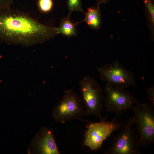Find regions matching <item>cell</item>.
I'll return each instance as SVG.
<instances>
[{
	"instance_id": "6da1fadb",
	"label": "cell",
	"mask_w": 154,
	"mask_h": 154,
	"mask_svg": "<svg viewBox=\"0 0 154 154\" xmlns=\"http://www.w3.org/2000/svg\"><path fill=\"white\" fill-rule=\"evenodd\" d=\"M57 27L45 25L26 13L9 8L0 9V42L31 45L50 39Z\"/></svg>"
},
{
	"instance_id": "7a4b0ae2",
	"label": "cell",
	"mask_w": 154,
	"mask_h": 154,
	"mask_svg": "<svg viewBox=\"0 0 154 154\" xmlns=\"http://www.w3.org/2000/svg\"><path fill=\"white\" fill-rule=\"evenodd\" d=\"M153 106L147 102H137L131 108L133 116L128 122L136 127L140 147H148L154 142Z\"/></svg>"
},
{
	"instance_id": "3957f363",
	"label": "cell",
	"mask_w": 154,
	"mask_h": 154,
	"mask_svg": "<svg viewBox=\"0 0 154 154\" xmlns=\"http://www.w3.org/2000/svg\"><path fill=\"white\" fill-rule=\"evenodd\" d=\"M80 90L85 107V114L98 117L100 119L103 109V91L96 80L89 76L83 77L79 82Z\"/></svg>"
},
{
	"instance_id": "277c9868",
	"label": "cell",
	"mask_w": 154,
	"mask_h": 154,
	"mask_svg": "<svg viewBox=\"0 0 154 154\" xmlns=\"http://www.w3.org/2000/svg\"><path fill=\"white\" fill-rule=\"evenodd\" d=\"M85 114L81 101L72 90H65L59 103L53 110L52 116L56 121L65 123L69 121L80 120Z\"/></svg>"
},
{
	"instance_id": "5b68a950",
	"label": "cell",
	"mask_w": 154,
	"mask_h": 154,
	"mask_svg": "<svg viewBox=\"0 0 154 154\" xmlns=\"http://www.w3.org/2000/svg\"><path fill=\"white\" fill-rule=\"evenodd\" d=\"M116 117L111 121L103 119L98 122H89L84 134V145L92 151L100 149L104 141L123 123L117 122Z\"/></svg>"
},
{
	"instance_id": "8992f818",
	"label": "cell",
	"mask_w": 154,
	"mask_h": 154,
	"mask_svg": "<svg viewBox=\"0 0 154 154\" xmlns=\"http://www.w3.org/2000/svg\"><path fill=\"white\" fill-rule=\"evenodd\" d=\"M103 102L107 112H113L117 117L131 109L137 101L129 92L124 88L107 83L104 89Z\"/></svg>"
},
{
	"instance_id": "52a82bcc",
	"label": "cell",
	"mask_w": 154,
	"mask_h": 154,
	"mask_svg": "<svg viewBox=\"0 0 154 154\" xmlns=\"http://www.w3.org/2000/svg\"><path fill=\"white\" fill-rule=\"evenodd\" d=\"M96 68L101 80L107 83L124 88L137 87L134 74L117 60Z\"/></svg>"
},
{
	"instance_id": "ba28073f",
	"label": "cell",
	"mask_w": 154,
	"mask_h": 154,
	"mask_svg": "<svg viewBox=\"0 0 154 154\" xmlns=\"http://www.w3.org/2000/svg\"><path fill=\"white\" fill-rule=\"evenodd\" d=\"M119 133L114 137L112 145L106 154H140V147L137 134L132 125L127 121Z\"/></svg>"
},
{
	"instance_id": "9c48e42d",
	"label": "cell",
	"mask_w": 154,
	"mask_h": 154,
	"mask_svg": "<svg viewBox=\"0 0 154 154\" xmlns=\"http://www.w3.org/2000/svg\"><path fill=\"white\" fill-rule=\"evenodd\" d=\"M36 146L40 154H60L54 135L50 131L44 128L41 131L38 137Z\"/></svg>"
},
{
	"instance_id": "30bf717a",
	"label": "cell",
	"mask_w": 154,
	"mask_h": 154,
	"mask_svg": "<svg viewBox=\"0 0 154 154\" xmlns=\"http://www.w3.org/2000/svg\"><path fill=\"white\" fill-rule=\"evenodd\" d=\"M100 4L97 3L96 7H88L87 11L84 12L85 17L82 21L92 29L97 30L100 28L102 23L101 15L100 6Z\"/></svg>"
},
{
	"instance_id": "8fae6325",
	"label": "cell",
	"mask_w": 154,
	"mask_h": 154,
	"mask_svg": "<svg viewBox=\"0 0 154 154\" xmlns=\"http://www.w3.org/2000/svg\"><path fill=\"white\" fill-rule=\"evenodd\" d=\"M70 15L61 19L59 26L57 27L58 34H61L67 37L76 36L77 32L76 26L81 21L74 23L70 19Z\"/></svg>"
},
{
	"instance_id": "7c38bea8",
	"label": "cell",
	"mask_w": 154,
	"mask_h": 154,
	"mask_svg": "<svg viewBox=\"0 0 154 154\" xmlns=\"http://www.w3.org/2000/svg\"><path fill=\"white\" fill-rule=\"evenodd\" d=\"M53 0H38L37 2L39 11L44 13L50 12L53 8Z\"/></svg>"
},
{
	"instance_id": "4fadbf2b",
	"label": "cell",
	"mask_w": 154,
	"mask_h": 154,
	"mask_svg": "<svg viewBox=\"0 0 154 154\" xmlns=\"http://www.w3.org/2000/svg\"><path fill=\"white\" fill-rule=\"evenodd\" d=\"M82 0H67V5L69 11V14L71 15L73 11L84 13L82 9Z\"/></svg>"
},
{
	"instance_id": "5bb4252c",
	"label": "cell",
	"mask_w": 154,
	"mask_h": 154,
	"mask_svg": "<svg viewBox=\"0 0 154 154\" xmlns=\"http://www.w3.org/2000/svg\"><path fill=\"white\" fill-rule=\"evenodd\" d=\"M151 24L152 26L154 23V5L153 0H143Z\"/></svg>"
},
{
	"instance_id": "9a60e30c",
	"label": "cell",
	"mask_w": 154,
	"mask_h": 154,
	"mask_svg": "<svg viewBox=\"0 0 154 154\" xmlns=\"http://www.w3.org/2000/svg\"><path fill=\"white\" fill-rule=\"evenodd\" d=\"M14 1V0H0V9L10 8Z\"/></svg>"
},
{
	"instance_id": "2e32d148",
	"label": "cell",
	"mask_w": 154,
	"mask_h": 154,
	"mask_svg": "<svg viewBox=\"0 0 154 154\" xmlns=\"http://www.w3.org/2000/svg\"><path fill=\"white\" fill-rule=\"evenodd\" d=\"M147 98L152 104H154V89L152 86L148 88L147 90Z\"/></svg>"
},
{
	"instance_id": "e0dca14e",
	"label": "cell",
	"mask_w": 154,
	"mask_h": 154,
	"mask_svg": "<svg viewBox=\"0 0 154 154\" xmlns=\"http://www.w3.org/2000/svg\"><path fill=\"white\" fill-rule=\"evenodd\" d=\"M97 3L100 4L101 3H105L107 2L109 0H96Z\"/></svg>"
}]
</instances>
